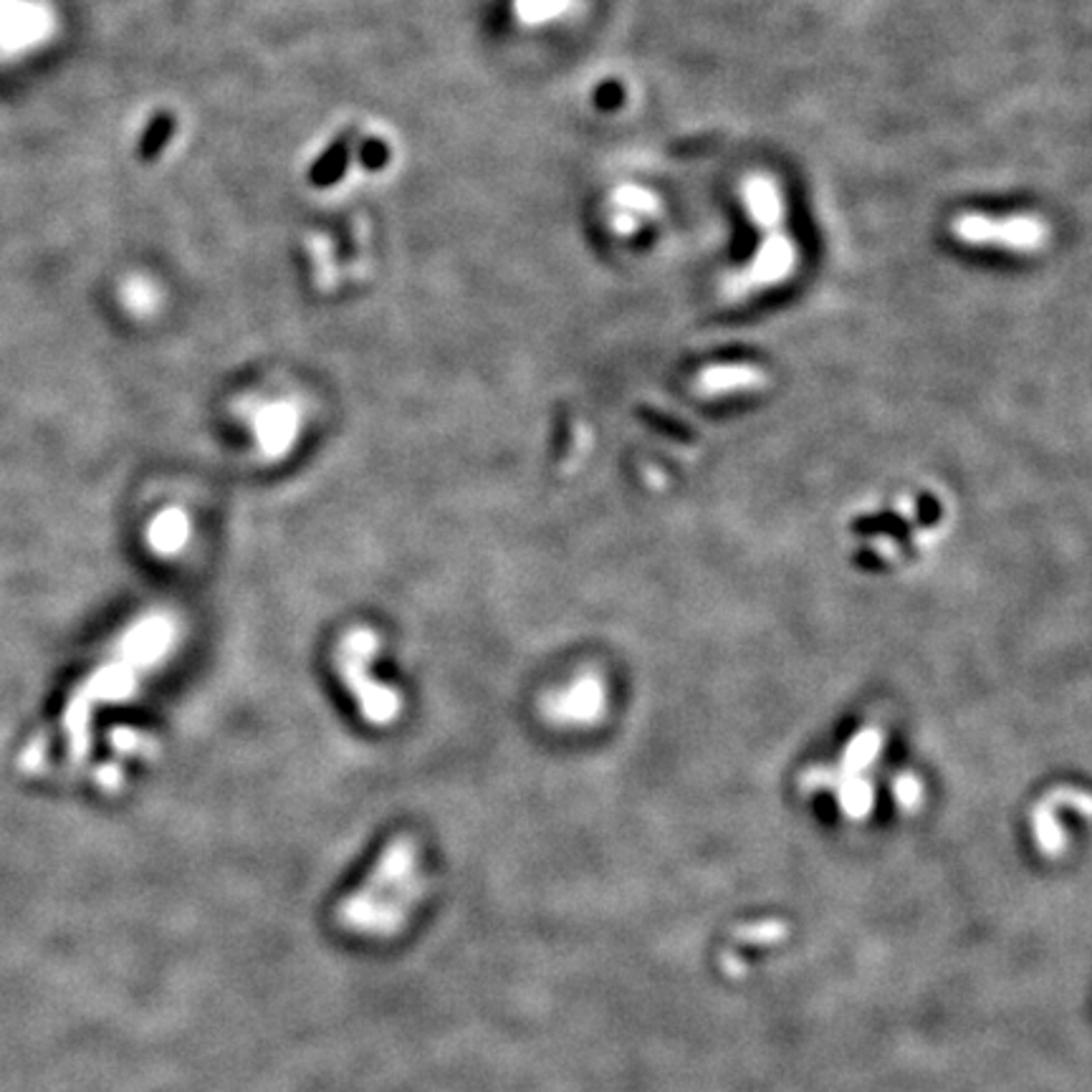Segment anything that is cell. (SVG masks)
<instances>
[{
    "mask_svg": "<svg viewBox=\"0 0 1092 1092\" xmlns=\"http://www.w3.org/2000/svg\"><path fill=\"white\" fill-rule=\"evenodd\" d=\"M174 127H178V119H174L172 112H157V115L150 119V125L145 127L142 137H139L137 145L139 160L155 162L157 157L165 152V147L170 145Z\"/></svg>",
    "mask_w": 1092,
    "mask_h": 1092,
    "instance_id": "9",
    "label": "cell"
},
{
    "mask_svg": "<svg viewBox=\"0 0 1092 1092\" xmlns=\"http://www.w3.org/2000/svg\"><path fill=\"white\" fill-rule=\"evenodd\" d=\"M756 372L744 370V367H729V370H711L703 374V388L709 392L715 390H733V388H749L754 382Z\"/></svg>",
    "mask_w": 1092,
    "mask_h": 1092,
    "instance_id": "10",
    "label": "cell"
},
{
    "mask_svg": "<svg viewBox=\"0 0 1092 1092\" xmlns=\"http://www.w3.org/2000/svg\"><path fill=\"white\" fill-rule=\"evenodd\" d=\"M623 99H625V89L615 82V78H609V82H605L597 92H594V104H597V109L602 112L619 109L623 107Z\"/></svg>",
    "mask_w": 1092,
    "mask_h": 1092,
    "instance_id": "12",
    "label": "cell"
},
{
    "mask_svg": "<svg viewBox=\"0 0 1092 1092\" xmlns=\"http://www.w3.org/2000/svg\"><path fill=\"white\" fill-rule=\"evenodd\" d=\"M246 421L261 456L278 460L286 458L299 441L304 413L291 397H264L246 407Z\"/></svg>",
    "mask_w": 1092,
    "mask_h": 1092,
    "instance_id": "5",
    "label": "cell"
},
{
    "mask_svg": "<svg viewBox=\"0 0 1092 1092\" xmlns=\"http://www.w3.org/2000/svg\"><path fill=\"white\" fill-rule=\"evenodd\" d=\"M741 203H744L746 215L759 231L772 229V225H784L786 218L784 192L772 174L751 172L749 178L741 182Z\"/></svg>",
    "mask_w": 1092,
    "mask_h": 1092,
    "instance_id": "7",
    "label": "cell"
},
{
    "mask_svg": "<svg viewBox=\"0 0 1092 1092\" xmlns=\"http://www.w3.org/2000/svg\"><path fill=\"white\" fill-rule=\"evenodd\" d=\"M951 233L964 246L999 248L1009 253L1042 251L1050 238V225L1035 213L992 215L966 211L951 221Z\"/></svg>",
    "mask_w": 1092,
    "mask_h": 1092,
    "instance_id": "3",
    "label": "cell"
},
{
    "mask_svg": "<svg viewBox=\"0 0 1092 1092\" xmlns=\"http://www.w3.org/2000/svg\"><path fill=\"white\" fill-rule=\"evenodd\" d=\"M799 264L797 241L784 231V225L762 229V243H759L749 266L733 276V294L751 296L764 291L768 286L782 284L789 278Z\"/></svg>",
    "mask_w": 1092,
    "mask_h": 1092,
    "instance_id": "4",
    "label": "cell"
},
{
    "mask_svg": "<svg viewBox=\"0 0 1092 1092\" xmlns=\"http://www.w3.org/2000/svg\"><path fill=\"white\" fill-rule=\"evenodd\" d=\"M380 650L378 635L367 627L349 633L337 650V668L349 693L357 698L360 713L372 727H388L400 715V696L372 678V660Z\"/></svg>",
    "mask_w": 1092,
    "mask_h": 1092,
    "instance_id": "2",
    "label": "cell"
},
{
    "mask_svg": "<svg viewBox=\"0 0 1092 1092\" xmlns=\"http://www.w3.org/2000/svg\"><path fill=\"white\" fill-rule=\"evenodd\" d=\"M390 160V150H388V145L382 142V139H364L362 147H360V162H362V168L367 170H382L384 165H388Z\"/></svg>",
    "mask_w": 1092,
    "mask_h": 1092,
    "instance_id": "11",
    "label": "cell"
},
{
    "mask_svg": "<svg viewBox=\"0 0 1092 1092\" xmlns=\"http://www.w3.org/2000/svg\"><path fill=\"white\" fill-rule=\"evenodd\" d=\"M427 893L421 845L400 835L382 847L367 878L337 905V923L352 936L390 941L403 933Z\"/></svg>",
    "mask_w": 1092,
    "mask_h": 1092,
    "instance_id": "1",
    "label": "cell"
},
{
    "mask_svg": "<svg viewBox=\"0 0 1092 1092\" xmlns=\"http://www.w3.org/2000/svg\"><path fill=\"white\" fill-rule=\"evenodd\" d=\"M349 160H352V135H339L335 142H331L325 152L319 155V160L311 165L309 180L314 188H331L342 180V174L349 168Z\"/></svg>",
    "mask_w": 1092,
    "mask_h": 1092,
    "instance_id": "8",
    "label": "cell"
},
{
    "mask_svg": "<svg viewBox=\"0 0 1092 1092\" xmlns=\"http://www.w3.org/2000/svg\"><path fill=\"white\" fill-rule=\"evenodd\" d=\"M607 709V688L597 672H582L562 690L549 696L547 719L556 727L584 729L597 723Z\"/></svg>",
    "mask_w": 1092,
    "mask_h": 1092,
    "instance_id": "6",
    "label": "cell"
}]
</instances>
